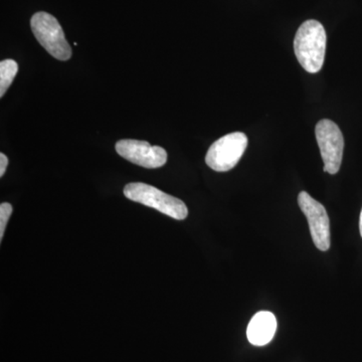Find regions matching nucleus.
I'll use <instances>...</instances> for the list:
<instances>
[{"mask_svg":"<svg viewBox=\"0 0 362 362\" xmlns=\"http://www.w3.org/2000/svg\"><path fill=\"white\" fill-rule=\"evenodd\" d=\"M326 44L327 37L322 23L314 20L302 23L295 35L294 52L305 71L315 74L322 69Z\"/></svg>","mask_w":362,"mask_h":362,"instance_id":"obj_1","label":"nucleus"},{"mask_svg":"<svg viewBox=\"0 0 362 362\" xmlns=\"http://www.w3.org/2000/svg\"><path fill=\"white\" fill-rule=\"evenodd\" d=\"M124 194L130 201L152 207L175 220L187 218L188 209L185 202L152 185L141 182L129 183L124 188Z\"/></svg>","mask_w":362,"mask_h":362,"instance_id":"obj_2","label":"nucleus"},{"mask_svg":"<svg viewBox=\"0 0 362 362\" xmlns=\"http://www.w3.org/2000/svg\"><path fill=\"white\" fill-rule=\"evenodd\" d=\"M30 28L35 39L54 58L68 61L71 57V47L58 20L52 14L37 13L30 20Z\"/></svg>","mask_w":362,"mask_h":362,"instance_id":"obj_3","label":"nucleus"},{"mask_svg":"<svg viewBox=\"0 0 362 362\" xmlns=\"http://www.w3.org/2000/svg\"><path fill=\"white\" fill-rule=\"evenodd\" d=\"M247 147V137L245 133L233 132L223 136L209 147L206 164L214 171L226 173L239 163Z\"/></svg>","mask_w":362,"mask_h":362,"instance_id":"obj_4","label":"nucleus"},{"mask_svg":"<svg viewBox=\"0 0 362 362\" xmlns=\"http://www.w3.org/2000/svg\"><path fill=\"white\" fill-rule=\"evenodd\" d=\"M315 135L321 156L324 162V171L337 175L341 166L344 138L337 124L328 119L317 123Z\"/></svg>","mask_w":362,"mask_h":362,"instance_id":"obj_5","label":"nucleus"},{"mask_svg":"<svg viewBox=\"0 0 362 362\" xmlns=\"http://www.w3.org/2000/svg\"><path fill=\"white\" fill-rule=\"evenodd\" d=\"M298 204L308 221L312 240L317 249L328 251L330 247V223L325 207L305 192L298 195Z\"/></svg>","mask_w":362,"mask_h":362,"instance_id":"obj_6","label":"nucleus"},{"mask_svg":"<svg viewBox=\"0 0 362 362\" xmlns=\"http://www.w3.org/2000/svg\"><path fill=\"white\" fill-rule=\"evenodd\" d=\"M115 147L119 156L144 168H159L168 161L165 149L152 146L146 141L123 139L117 142Z\"/></svg>","mask_w":362,"mask_h":362,"instance_id":"obj_7","label":"nucleus"},{"mask_svg":"<svg viewBox=\"0 0 362 362\" xmlns=\"http://www.w3.org/2000/svg\"><path fill=\"white\" fill-rule=\"evenodd\" d=\"M277 329V320L273 313L261 311L255 314L247 329L249 341L256 346H264L272 341Z\"/></svg>","mask_w":362,"mask_h":362,"instance_id":"obj_8","label":"nucleus"},{"mask_svg":"<svg viewBox=\"0 0 362 362\" xmlns=\"http://www.w3.org/2000/svg\"><path fill=\"white\" fill-rule=\"evenodd\" d=\"M18 71V64L13 59H4L0 63V97H4L7 89L13 84Z\"/></svg>","mask_w":362,"mask_h":362,"instance_id":"obj_9","label":"nucleus"},{"mask_svg":"<svg viewBox=\"0 0 362 362\" xmlns=\"http://www.w3.org/2000/svg\"><path fill=\"white\" fill-rule=\"evenodd\" d=\"M13 214V206L8 202H4L0 206V240L4 239V232L7 223H8L9 218Z\"/></svg>","mask_w":362,"mask_h":362,"instance_id":"obj_10","label":"nucleus"},{"mask_svg":"<svg viewBox=\"0 0 362 362\" xmlns=\"http://www.w3.org/2000/svg\"><path fill=\"white\" fill-rule=\"evenodd\" d=\"M8 165V159L4 153H0V176H4Z\"/></svg>","mask_w":362,"mask_h":362,"instance_id":"obj_11","label":"nucleus"},{"mask_svg":"<svg viewBox=\"0 0 362 362\" xmlns=\"http://www.w3.org/2000/svg\"><path fill=\"white\" fill-rule=\"evenodd\" d=\"M359 230H361V237H362V211L361 214V221H359Z\"/></svg>","mask_w":362,"mask_h":362,"instance_id":"obj_12","label":"nucleus"}]
</instances>
